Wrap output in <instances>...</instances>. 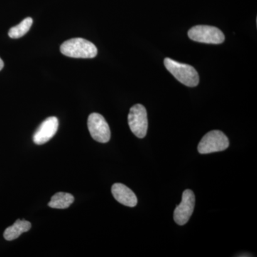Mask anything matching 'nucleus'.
Masks as SVG:
<instances>
[{"mask_svg":"<svg viewBox=\"0 0 257 257\" xmlns=\"http://www.w3.org/2000/svg\"><path fill=\"white\" fill-rule=\"evenodd\" d=\"M64 55L73 58H94L97 49L92 42L83 38H73L64 42L60 47Z\"/></svg>","mask_w":257,"mask_h":257,"instance_id":"f257e3e1","label":"nucleus"},{"mask_svg":"<svg viewBox=\"0 0 257 257\" xmlns=\"http://www.w3.org/2000/svg\"><path fill=\"white\" fill-rule=\"evenodd\" d=\"M165 67L179 82L182 83L187 87H194L197 86L199 82L198 72L192 66L187 64H182L172 60L166 58L164 61Z\"/></svg>","mask_w":257,"mask_h":257,"instance_id":"f03ea898","label":"nucleus"},{"mask_svg":"<svg viewBox=\"0 0 257 257\" xmlns=\"http://www.w3.org/2000/svg\"><path fill=\"white\" fill-rule=\"evenodd\" d=\"M227 137L219 130H213L206 134L198 145V152L203 155L224 151L229 147Z\"/></svg>","mask_w":257,"mask_h":257,"instance_id":"7ed1b4c3","label":"nucleus"},{"mask_svg":"<svg viewBox=\"0 0 257 257\" xmlns=\"http://www.w3.org/2000/svg\"><path fill=\"white\" fill-rule=\"evenodd\" d=\"M188 36L193 41L214 45L223 43L225 40L224 33L219 29L208 25L193 27L189 30Z\"/></svg>","mask_w":257,"mask_h":257,"instance_id":"20e7f679","label":"nucleus"},{"mask_svg":"<svg viewBox=\"0 0 257 257\" xmlns=\"http://www.w3.org/2000/svg\"><path fill=\"white\" fill-rule=\"evenodd\" d=\"M128 124L135 136L140 139L146 136L148 119L145 106L140 104L132 106L128 115Z\"/></svg>","mask_w":257,"mask_h":257,"instance_id":"39448f33","label":"nucleus"},{"mask_svg":"<svg viewBox=\"0 0 257 257\" xmlns=\"http://www.w3.org/2000/svg\"><path fill=\"white\" fill-rule=\"evenodd\" d=\"M87 126L91 136L98 143H106L110 140V128L102 115L98 113L89 115Z\"/></svg>","mask_w":257,"mask_h":257,"instance_id":"423d86ee","label":"nucleus"},{"mask_svg":"<svg viewBox=\"0 0 257 257\" xmlns=\"http://www.w3.org/2000/svg\"><path fill=\"white\" fill-rule=\"evenodd\" d=\"M195 206V195L190 189H187L182 194V202L174 211V219L177 224L182 226L187 224L192 216Z\"/></svg>","mask_w":257,"mask_h":257,"instance_id":"0eeeda50","label":"nucleus"},{"mask_svg":"<svg viewBox=\"0 0 257 257\" xmlns=\"http://www.w3.org/2000/svg\"><path fill=\"white\" fill-rule=\"evenodd\" d=\"M59 127L58 119L55 116H50L40 125L33 136L34 143L42 145L50 141L55 136Z\"/></svg>","mask_w":257,"mask_h":257,"instance_id":"6e6552de","label":"nucleus"},{"mask_svg":"<svg viewBox=\"0 0 257 257\" xmlns=\"http://www.w3.org/2000/svg\"><path fill=\"white\" fill-rule=\"evenodd\" d=\"M111 193L114 199L123 205L135 207L138 204V198L135 193L124 184L120 183L113 184L111 187Z\"/></svg>","mask_w":257,"mask_h":257,"instance_id":"1a4fd4ad","label":"nucleus"},{"mask_svg":"<svg viewBox=\"0 0 257 257\" xmlns=\"http://www.w3.org/2000/svg\"><path fill=\"white\" fill-rule=\"evenodd\" d=\"M31 227V223L29 221L18 219L14 224L5 229L4 238L8 241H13L18 239L19 236L23 233L28 231Z\"/></svg>","mask_w":257,"mask_h":257,"instance_id":"9d476101","label":"nucleus"},{"mask_svg":"<svg viewBox=\"0 0 257 257\" xmlns=\"http://www.w3.org/2000/svg\"><path fill=\"white\" fill-rule=\"evenodd\" d=\"M74 198L72 194L66 192H58L52 197L48 206L54 209H67L74 202Z\"/></svg>","mask_w":257,"mask_h":257,"instance_id":"9b49d317","label":"nucleus"},{"mask_svg":"<svg viewBox=\"0 0 257 257\" xmlns=\"http://www.w3.org/2000/svg\"><path fill=\"white\" fill-rule=\"evenodd\" d=\"M32 23H33V20L31 18L25 19L17 26L10 29L8 33L10 38L18 39L26 35L31 28Z\"/></svg>","mask_w":257,"mask_h":257,"instance_id":"f8f14e48","label":"nucleus"},{"mask_svg":"<svg viewBox=\"0 0 257 257\" xmlns=\"http://www.w3.org/2000/svg\"><path fill=\"white\" fill-rule=\"evenodd\" d=\"M3 67H4V62H3V61L0 58V71L3 69Z\"/></svg>","mask_w":257,"mask_h":257,"instance_id":"ddd939ff","label":"nucleus"}]
</instances>
